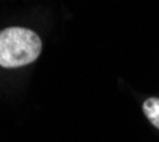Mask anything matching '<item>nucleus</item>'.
I'll return each mask as SVG.
<instances>
[{"label":"nucleus","mask_w":159,"mask_h":142,"mask_svg":"<svg viewBox=\"0 0 159 142\" xmlns=\"http://www.w3.org/2000/svg\"><path fill=\"white\" fill-rule=\"evenodd\" d=\"M142 108L149 122L159 129V98H148L143 103Z\"/></svg>","instance_id":"f03ea898"},{"label":"nucleus","mask_w":159,"mask_h":142,"mask_svg":"<svg viewBox=\"0 0 159 142\" xmlns=\"http://www.w3.org/2000/svg\"><path fill=\"white\" fill-rule=\"evenodd\" d=\"M41 53V40L33 30L9 27L0 31V67L17 68L36 61Z\"/></svg>","instance_id":"f257e3e1"}]
</instances>
